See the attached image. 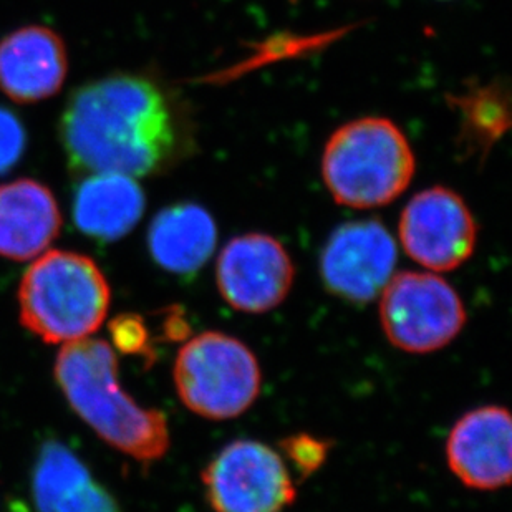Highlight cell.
<instances>
[{
  "label": "cell",
  "instance_id": "ffe728a7",
  "mask_svg": "<svg viewBox=\"0 0 512 512\" xmlns=\"http://www.w3.org/2000/svg\"><path fill=\"white\" fill-rule=\"evenodd\" d=\"M54 512H123L120 504L116 501L107 488L102 484L95 483L88 479L87 483L80 484L72 491H68L57 506Z\"/></svg>",
  "mask_w": 512,
  "mask_h": 512
},
{
  "label": "cell",
  "instance_id": "7c38bea8",
  "mask_svg": "<svg viewBox=\"0 0 512 512\" xmlns=\"http://www.w3.org/2000/svg\"><path fill=\"white\" fill-rule=\"evenodd\" d=\"M68 75L62 37L45 25H27L0 40V92L22 105L60 92Z\"/></svg>",
  "mask_w": 512,
  "mask_h": 512
},
{
  "label": "cell",
  "instance_id": "8fae6325",
  "mask_svg": "<svg viewBox=\"0 0 512 512\" xmlns=\"http://www.w3.org/2000/svg\"><path fill=\"white\" fill-rule=\"evenodd\" d=\"M511 415L503 406H481L453 426L446 458L466 488L496 491L511 483Z\"/></svg>",
  "mask_w": 512,
  "mask_h": 512
},
{
  "label": "cell",
  "instance_id": "2e32d148",
  "mask_svg": "<svg viewBox=\"0 0 512 512\" xmlns=\"http://www.w3.org/2000/svg\"><path fill=\"white\" fill-rule=\"evenodd\" d=\"M92 479L87 466L70 448L47 441L35 463L34 503L37 512H54L58 501L73 488Z\"/></svg>",
  "mask_w": 512,
  "mask_h": 512
},
{
  "label": "cell",
  "instance_id": "8992f818",
  "mask_svg": "<svg viewBox=\"0 0 512 512\" xmlns=\"http://www.w3.org/2000/svg\"><path fill=\"white\" fill-rule=\"evenodd\" d=\"M380 295L383 332L403 352H436L450 345L466 324L463 300L435 274H393Z\"/></svg>",
  "mask_w": 512,
  "mask_h": 512
},
{
  "label": "cell",
  "instance_id": "e0dca14e",
  "mask_svg": "<svg viewBox=\"0 0 512 512\" xmlns=\"http://www.w3.org/2000/svg\"><path fill=\"white\" fill-rule=\"evenodd\" d=\"M463 115V130L478 148L486 150L509 126V105L499 85L474 88L466 97L458 98Z\"/></svg>",
  "mask_w": 512,
  "mask_h": 512
},
{
  "label": "cell",
  "instance_id": "277c9868",
  "mask_svg": "<svg viewBox=\"0 0 512 512\" xmlns=\"http://www.w3.org/2000/svg\"><path fill=\"white\" fill-rule=\"evenodd\" d=\"M415 153L393 121L367 116L340 126L322 156V176L342 206H387L405 193L415 174Z\"/></svg>",
  "mask_w": 512,
  "mask_h": 512
},
{
  "label": "cell",
  "instance_id": "3957f363",
  "mask_svg": "<svg viewBox=\"0 0 512 512\" xmlns=\"http://www.w3.org/2000/svg\"><path fill=\"white\" fill-rule=\"evenodd\" d=\"M20 322L45 343L77 342L95 334L110 307V285L92 257L50 251L20 282Z\"/></svg>",
  "mask_w": 512,
  "mask_h": 512
},
{
  "label": "cell",
  "instance_id": "d6986e66",
  "mask_svg": "<svg viewBox=\"0 0 512 512\" xmlns=\"http://www.w3.org/2000/svg\"><path fill=\"white\" fill-rule=\"evenodd\" d=\"M110 334L120 352L135 357L153 358L150 330L138 314H121L112 320Z\"/></svg>",
  "mask_w": 512,
  "mask_h": 512
},
{
  "label": "cell",
  "instance_id": "44dd1931",
  "mask_svg": "<svg viewBox=\"0 0 512 512\" xmlns=\"http://www.w3.org/2000/svg\"><path fill=\"white\" fill-rule=\"evenodd\" d=\"M27 135L14 113L0 107V174L12 170L24 156Z\"/></svg>",
  "mask_w": 512,
  "mask_h": 512
},
{
  "label": "cell",
  "instance_id": "6da1fadb",
  "mask_svg": "<svg viewBox=\"0 0 512 512\" xmlns=\"http://www.w3.org/2000/svg\"><path fill=\"white\" fill-rule=\"evenodd\" d=\"M63 155L75 174L145 178L170 165L178 125L165 90L151 78L115 73L70 95L58 125Z\"/></svg>",
  "mask_w": 512,
  "mask_h": 512
},
{
  "label": "cell",
  "instance_id": "30bf717a",
  "mask_svg": "<svg viewBox=\"0 0 512 512\" xmlns=\"http://www.w3.org/2000/svg\"><path fill=\"white\" fill-rule=\"evenodd\" d=\"M294 262L274 237L252 232L234 237L219 254L216 281L223 299L244 314L276 309L294 284Z\"/></svg>",
  "mask_w": 512,
  "mask_h": 512
},
{
  "label": "cell",
  "instance_id": "4fadbf2b",
  "mask_svg": "<svg viewBox=\"0 0 512 512\" xmlns=\"http://www.w3.org/2000/svg\"><path fill=\"white\" fill-rule=\"evenodd\" d=\"M60 228L57 199L45 184L30 178L0 184V256L34 259L57 239Z\"/></svg>",
  "mask_w": 512,
  "mask_h": 512
},
{
  "label": "cell",
  "instance_id": "ba28073f",
  "mask_svg": "<svg viewBox=\"0 0 512 512\" xmlns=\"http://www.w3.org/2000/svg\"><path fill=\"white\" fill-rule=\"evenodd\" d=\"M401 246L421 266L455 271L473 256L478 226L464 199L443 186L410 199L400 216Z\"/></svg>",
  "mask_w": 512,
  "mask_h": 512
},
{
  "label": "cell",
  "instance_id": "52a82bcc",
  "mask_svg": "<svg viewBox=\"0 0 512 512\" xmlns=\"http://www.w3.org/2000/svg\"><path fill=\"white\" fill-rule=\"evenodd\" d=\"M201 478L214 512H281L295 499L284 459L261 441H232Z\"/></svg>",
  "mask_w": 512,
  "mask_h": 512
},
{
  "label": "cell",
  "instance_id": "7a4b0ae2",
  "mask_svg": "<svg viewBox=\"0 0 512 512\" xmlns=\"http://www.w3.org/2000/svg\"><path fill=\"white\" fill-rule=\"evenodd\" d=\"M55 380L73 411L115 450L145 464L170 450L166 416L121 390L116 353L105 340L65 345L55 362Z\"/></svg>",
  "mask_w": 512,
  "mask_h": 512
},
{
  "label": "cell",
  "instance_id": "ac0fdd59",
  "mask_svg": "<svg viewBox=\"0 0 512 512\" xmlns=\"http://www.w3.org/2000/svg\"><path fill=\"white\" fill-rule=\"evenodd\" d=\"M281 448L285 458L294 464L302 478L314 474L325 463L330 451L329 441L319 440L307 433L287 436L281 441Z\"/></svg>",
  "mask_w": 512,
  "mask_h": 512
},
{
  "label": "cell",
  "instance_id": "9a60e30c",
  "mask_svg": "<svg viewBox=\"0 0 512 512\" xmlns=\"http://www.w3.org/2000/svg\"><path fill=\"white\" fill-rule=\"evenodd\" d=\"M218 229L199 204L179 203L156 214L148 229V249L158 266L176 276H193L213 256Z\"/></svg>",
  "mask_w": 512,
  "mask_h": 512
},
{
  "label": "cell",
  "instance_id": "5b68a950",
  "mask_svg": "<svg viewBox=\"0 0 512 512\" xmlns=\"http://www.w3.org/2000/svg\"><path fill=\"white\" fill-rule=\"evenodd\" d=\"M179 400L208 420H231L251 408L262 373L251 348L221 332H203L184 343L174 362Z\"/></svg>",
  "mask_w": 512,
  "mask_h": 512
},
{
  "label": "cell",
  "instance_id": "5bb4252c",
  "mask_svg": "<svg viewBox=\"0 0 512 512\" xmlns=\"http://www.w3.org/2000/svg\"><path fill=\"white\" fill-rule=\"evenodd\" d=\"M146 199L135 178L118 173L87 174L73 194L78 231L102 242H115L135 229Z\"/></svg>",
  "mask_w": 512,
  "mask_h": 512
},
{
  "label": "cell",
  "instance_id": "9c48e42d",
  "mask_svg": "<svg viewBox=\"0 0 512 512\" xmlns=\"http://www.w3.org/2000/svg\"><path fill=\"white\" fill-rule=\"evenodd\" d=\"M397 259V242L380 221H350L335 229L325 244L320 276L339 299L368 304L387 287Z\"/></svg>",
  "mask_w": 512,
  "mask_h": 512
}]
</instances>
